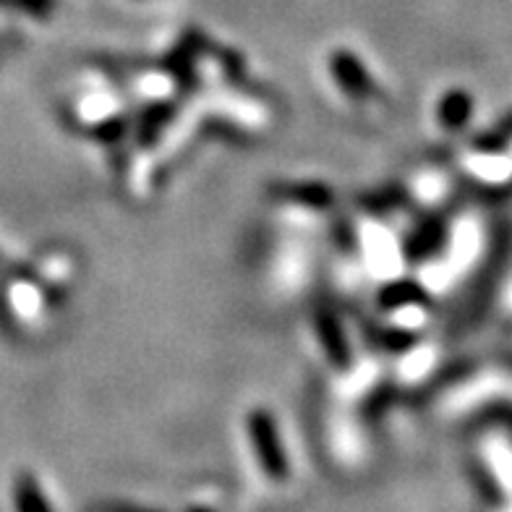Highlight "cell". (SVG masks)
I'll return each instance as SVG.
<instances>
[{
  "label": "cell",
  "mask_w": 512,
  "mask_h": 512,
  "mask_svg": "<svg viewBox=\"0 0 512 512\" xmlns=\"http://www.w3.org/2000/svg\"><path fill=\"white\" fill-rule=\"evenodd\" d=\"M246 432H249L251 450L256 452V460L262 465V471L272 481L288 479V455H285L283 439H280V432H277L275 418L264 411V408H256V411H251L246 416Z\"/></svg>",
  "instance_id": "1"
},
{
  "label": "cell",
  "mask_w": 512,
  "mask_h": 512,
  "mask_svg": "<svg viewBox=\"0 0 512 512\" xmlns=\"http://www.w3.org/2000/svg\"><path fill=\"white\" fill-rule=\"evenodd\" d=\"M330 71L335 76V81L340 84L345 95L353 97V100H364L371 95V76L364 68V63L358 61L356 55L348 53V50H337L330 58Z\"/></svg>",
  "instance_id": "2"
},
{
  "label": "cell",
  "mask_w": 512,
  "mask_h": 512,
  "mask_svg": "<svg viewBox=\"0 0 512 512\" xmlns=\"http://www.w3.org/2000/svg\"><path fill=\"white\" fill-rule=\"evenodd\" d=\"M314 327H317L319 343H322L324 353L330 358V364L337 369H348L351 366V345H348V337H345L343 327L337 322L335 311L319 309L314 314Z\"/></svg>",
  "instance_id": "3"
},
{
  "label": "cell",
  "mask_w": 512,
  "mask_h": 512,
  "mask_svg": "<svg viewBox=\"0 0 512 512\" xmlns=\"http://www.w3.org/2000/svg\"><path fill=\"white\" fill-rule=\"evenodd\" d=\"M14 510L16 512H53L48 494L42 492L40 481L32 473H21L14 484Z\"/></svg>",
  "instance_id": "4"
},
{
  "label": "cell",
  "mask_w": 512,
  "mask_h": 512,
  "mask_svg": "<svg viewBox=\"0 0 512 512\" xmlns=\"http://www.w3.org/2000/svg\"><path fill=\"white\" fill-rule=\"evenodd\" d=\"M473 115V100L468 92H460V89H452L447 92L442 100H439V123L450 131H458L465 123L471 121Z\"/></svg>",
  "instance_id": "5"
},
{
  "label": "cell",
  "mask_w": 512,
  "mask_h": 512,
  "mask_svg": "<svg viewBox=\"0 0 512 512\" xmlns=\"http://www.w3.org/2000/svg\"><path fill=\"white\" fill-rule=\"evenodd\" d=\"M442 241H445V225L432 220V223H426L424 228L418 230L413 241L408 243V256H432L434 251L442 249Z\"/></svg>",
  "instance_id": "6"
},
{
  "label": "cell",
  "mask_w": 512,
  "mask_h": 512,
  "mask_svg": "<svg viewBox=\"0 0 512 512\" xmlns=\"http://www.w3.org/2000/svg\"><path fill=\"white\" fill-rule=\"evenodd\" d=\"M11 306L21 319H32L42 309L40 288L32 283H19L11 290Z\"/></svg>",
  "instance_id": "7"
},
{
  "label": "cell",
  "mask_w": 512,
  "mask_h": 512,
  "mask_svg": "<svg viewBox=\"0 0 512 512\" xmlns=\"http://www.w3.org/2000/svg\"><path fill=\"white\" fill-rule=\"evenodd\" d=\"M288 196L293 202H306L311 207H322V204L330 202V191L319 186V183H306V186H293L288 191Z\"/></svg>",
  "instance_id": "8"
},
{
  "label": "cell",
  "mask_w": 512,
  "mask_h": 512,
  "mask_svg": "<svg viewBox=\"0 0 512 512\" xmlns=\"http://www.w3.org/2000/svg\"><path fill=\"white\" fill-rule=\"evenodd\" d=\"M113 512H152V510H142V507H128V505H123V507H118V510H113Z\"/></svg>",
  "instance_id": "9"
}]
</instances>
